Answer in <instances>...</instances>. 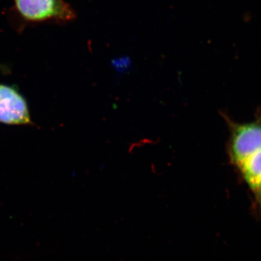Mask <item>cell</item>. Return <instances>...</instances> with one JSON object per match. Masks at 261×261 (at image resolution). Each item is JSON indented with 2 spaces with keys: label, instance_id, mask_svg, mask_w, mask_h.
I'll use <instances>...</instances> for the list:
<instances>
[{
  "label": "cell",
  "instance_id": "5b68a950",
  "mask_svg": "<svg viewBox=\"0 0 261 261\" xmlns=\"http://www.w3.org/2000/svg\"><path fill=\"white\" fill-rule=\"evenodd\" d=\"M250 189L255 197L257 205L261 207V181Z\"/></svg>",
  "mask_w": 261,
  "mask_h": 261
},
{
  "label": "cell",
  "instance_id": "7a4b0ae2",
  "mask_svg": "<svg viewBox=\"0 0 261 261\" xmlns=\"http://www.w3.org/2000/svg\"><path fill=\"white\" fill-rule=\"evenodd\" d=\"M261 149V117L256 121L231 124L228 153L231 163L239 166Z\"/></svg>",
  "mask_w": 261,
  "mask_h": 261
},
{
  "label": "cell",
  "instance_id": "6da1fadb",
  "mask_svg": "<svg viewBox=\"0 0 261 261\" xmlns=\"http://www.w3.org/2000/svg\"><path fill=\"white\" fill-rule=\"evenodd\" d=\"M22 18L31 22H67L75 18L74 10L64 0H14Z\"/></svg>",
  "mask_w": 261,
  "mask_h": 261
},
{
  "label": "cell",
  "instance_id": "3957f363",
  "mask_svg": "<svg viewBox=\"0 0 261 261\" xmlns=\"http://www.w3.org/2000/svg\"><path fill=\"white\" fill-rule=\"evenodd\" d=\"M0 123L13 126L33 124L28 103L16 87L0 84Z\"/></svg>",
  "mask_w": 261,
  "mask_h": 261
},
{
  "label": "cell",
  "instance_id": "277c9868",
  "mask_svg": "<svg viewBox=\"0 0 261 261\" xmlns=\"http://www.w3.org/2000/svg\"><path fill=\"white\" fill-rule=\"evenodd\" d=\"M250 188L261 181V149L238 166Z\"/></svg>",
  "mask_w": 261,
  "mask_h": 261
}]
</instances>
